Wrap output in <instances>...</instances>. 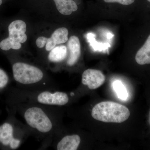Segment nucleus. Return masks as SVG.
<instances>
[{
  "label": "nucleus",
  "mask_w": 150,
  "mask_h": 150,
  "mask_svg": "<svg viewBox=\"0 0 150 150\" xmlns=\"http://www.w3.org/2000/svg\"><path fill=\"white\" fill-rule=\"evenodd\" d=\"M57 10L62 14L69 15L78 10L77 5L74 0H54Z\"/></svg>",
  "instance_id": "11"
},
{
  "label": "nucleus",
  "mask_w": 150,
  "mask_h": 150,
  "mask_svg": "<svg viewBox=\"0 0 150 150\" xmlns=\"http://www.w3.org/2000/svg\"><path fill=\"white\" fill-rule=\"evenodd\" d=\"M8 82V76L4 70L0 69V88L5 87Z\"/></svg>",
  "instance_id": "14"
},
{
  "label": "nucleus",
  "mask_w": 150,
  "mask_h": 150,
  "mask_svg": "<svg viewBox=\"0 0 150 150\" xmlns=\"http://www.w3.org/2000/svg\"><path fill=\"white\" fill-rule=\"evenodd\" d=\"M68 51L65 46L55 47L50 51L48 54V59L49 62L59 63L63 62L67 59Z\"/></svg>",
  "instance_id": "12"
},
{
  "label": "nucleus",
  "mask_w": 150,
  "mask_h": 150,
  "mask_svg": "<svg viewBox=\"0 0 150 150\" xmlns=\"http://www.w3.org/2000/svg\"><path fill=\"white\" fill-rule=\"evenodd\" d=\"M30 136L32 132L27 125L16 119L0 126V144L11 149H18Z\"/></svg>",
  "instance_id": "4"
},
{
  "label": "nucleus",
  "mask_w": 150,
  "mask_h": 150,
  "mask_svg": "<svg viewBox=\"0 0 150 150\" xmlns=\"http://www.w3.org/2000/svg\"><path fill=\"white\" fill-rule=\"evenodd\" d=\"M105 79V76L101 71L88 69L83 73L81 83L90 89L93 90L102 85Z\"/></svg>",
  "instance_id": "8"
},
{
  "label": "nucleus",
  "mask_w": 150,
  "mask_h": 150,
  "mask_svg": "<svg viewBox=\"0 0 150 150\" xmlns=\"http://www.w3.org/2000/svg\"><path fill=\"white\" fill-rule=\"evenodd\" d=\"M68 54L66 63L67 66L71 67L77 63L81 55V43L79 38L73 35L68 40L67 44Z\"/></svg>",
  "instance_id": "9"
},
{
  "label": "nucleus",
  "mask_w": 150,
  "mask_h": 150,
  "mask_svg": "<svg viewBox=\"0 0 150 150\" xmlns=\"http://www.w3.org/2000/svg\"><path fill=\"white\" fill-rule=\"evenodd\" d=\"M107 36L108 38H112V36H113V35H112L111 33H108Z\"/></svg>",
  "instance_id": "17"
},
{
  "label": "nucleus",
  "mask_w": 150,
  "mask_h": 150,
  "mask_svg": "<svg viewBox=\"0 0 150 150\" xmlns=\"http://www.w3.org/2000/svg\"><path fill=\"white\" fill-rule=\"evenodd\" d=\"M2 4V0H0V6Z\"/></svg>",
  "instance_id": "18"
},
{
  "label": "nucleus",
  "mask_w": 150,
  "mask_h": 150,
  "mask_svg": "<svg viewBox=\"0 0 150 150\" xmlns=\"http://www.w3.org/2000/svg\"><path fill=\"white\" fill-rule=\"evenodd\" d=\"M26 30V25L23 21H14L11 23L8 26V37L1 41L0 48L4 51L20 49L21 43L27 40Z\"/></svg>",
  "instance_id": "6"
},
{
  "label": "nucleus",
  "mask_w": 150,
  "mask_h": 150,
  "mask_svg": "<svg viewBox=\"0 0 150 150\" xmlns=\"http://www.w3.org/2000/svg\"><path fill=\"white\" fill-rule=\"evenodd\" d=\"M147 1H149V2H150V0H147Z\"/></svg>",
  "instance_id": "19"
},
{
  "label": "nucleus",
  "mask_w": 150,
  "mask_h": 150,
  "mask_svg": "<svg viewBox=\"0 0 150 150\" xmlns=\"http://www.w3.org/2000/svg\"><path fill=\"white\" fill-rule=\"evenodd\" d=\"M32 136L40 142V150L51 146L56 131L62 125V107L35 103H16Z\"/></svg>",
  "instance_id": "1"
},
{
  "label": "nucleus",
  "mask_w": 150,
  "mask_h": 150,
  "mask_svg": "<svg viewBox=\"0 0 150 150\" xmlns=\"http://www.w3.org/2000/svg\"><path fill=\"white\" fill-rule=\"evenodd\" d=\"M105 2L118 3L123 5H129L134 2L135 0H103Z\"/></svg>",
  "instance_id": "15"
},
{
  "label": "nucleus",
  "mask_w": 150,
  "mask_h": 150,
  "mask_svg": "<svg viewBox=\"0 0 150 150\" xmlns=\"http://www.w3.org/2000/svg\"><path fill=\"white\" fill-rule=\"evenodd\" d=\"M135 59L139 64H150V35L144 45L137 52Z\"/></svg>",
  "instance_id": "10"
},
{
  "label": "nucleus",
  "mask_w": 150,
  "mask_h": 150,
  "mask_svg": "<svg viewBox=\"0 0 150 150\" xmlns=\"http://www.w3.org/2000/svg\"><path fill=\"white\" fill-rule=\"evenodd\" d=\"M69 31L67 28H61L56 30L52 34L51 38L41 36L38 38L36 41V45L38 48H42L46 44L47 51H51L57 44H62L68 40Z\"/></svg>",
  "instance_id": "7"
},
{
  "label": "nucleus",
  "mask_w": 150,
  "mask_h": 150,
  "mask_svg": "<svg viewBox=\"0 0 150 150\" xmlns=\"http://www.w3.org/2000/svg\"><path fill=\"white\" fill-rule=\"evenodd\" d=\"M15 103H35L49 106L63 107L76 96L74 92L69 93L50 90H30L19 88L15 91Z\"/></svg>",
  "instance_id": "3"
},
{
  "label": "nucleus",
  "mask_w": 150,
  "mask_h": 150,
  "mask_svg": "<svg viewBox=\"0 0 150 150\" xmlns=\"http://www.w3.org/2000/svg\"><path fill=\"white\" fill-rule=\"evenodd\" d=\"M112 87L118 98L121 100L126 101L129 94L126 87L121 81H115L112 83Z\"/></svg>",
  "instance_id": "13"
},
{
  "label": "nucleus",
  "mask_w": 150,
  "mask_h": 150,
  "mask_svg": "<svg viewBox=\"0 0 150 150\" xmlns=\"http://www.w3.org/2000/svg\"><path fill=\"white\" fill-rule=\"evenodd\" d=\"M12 70L14 79L18 84L19 88L57 90V84L36 66L18 62L13 64Z\"/></svg>",
  "instance_id": "2"
},
{
  "label": "nucleus",
  "mask_w": 150,
  "mask_h": 150,
  "mask_svg": "<svg viewBox=\"0 0 150 150\" xmlns=\"http://www.w3.org/2000/svg\"><path fill=\"white\" fill-rule=\"evenodd\" d=\"M130 115L127 107L112 101L98 103L94 106L91 112L94 119L105 123H122L127 120Z\"/></svg>",
  "instance_id": "5"
},
{
  "label": "nucleus",
  "mask_w": 150,
  "mask_h": 150,
  "mask_svg": "<svg viewBox=\"0 0 150 150\" xmlns=\"http://www.w3.org/2000/svg\"><path fill=\"white\" fill-rule=\"evenodd\" d=\"M74 1L75 3L77 5H79L80 4L81 0H74Z\"/></svg>",
  "instance_id": "16"
}]
</instances>
